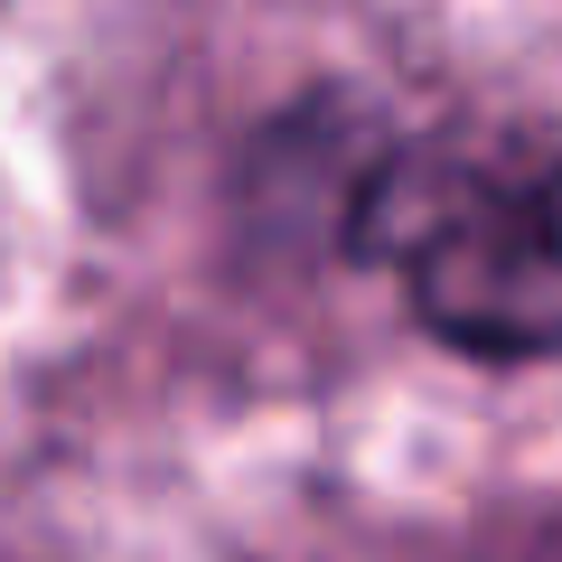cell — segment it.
Instances as JSON below:
<instances>
[{
  "instance_id": "6da1fadb",
  "label": "cell",
  "mask_w": 562,
  "mask_h": 562,
  "mask_svg": "<svg viewBox=\"0 0 562 562\" xmlns=\"http://www.w3.org/2000/svg\"><path fill=\"white\" fill-rule=\"evenodd\" d=\"M357 244L460 357H562V122L497 113L403 140L357 198Z\"/></svg>"
}]
</instances>
